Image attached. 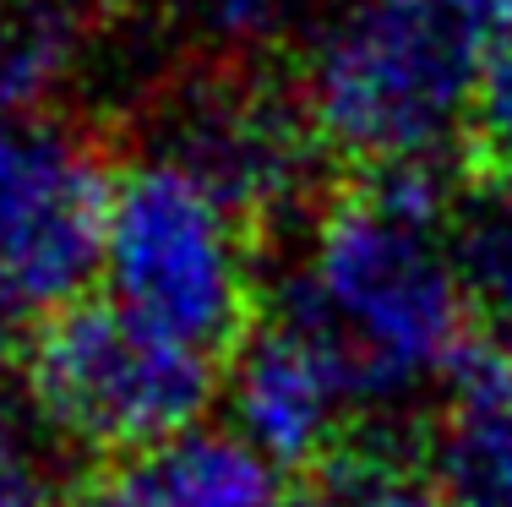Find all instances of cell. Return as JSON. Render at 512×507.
I'll return each instance as SVG.
<instances>
[{"instance_id":"obj_14","label":"cell","mask_w":512,"mask_h":507,"mask_svg":"<svg viewBox=\"0 0 512 507\" xmlns=\"http://www.w3.org/2000/svg\"><path fill=\"white\" fill-rule=\"evenodd\" d=\"M60 507H88V502H82V497H71V502H60Z\"/></svg>"},{"instance_id":"obj_15","label":"cell","mask_w":512,"mask_h":507,"mask_svg":"<svg viewBox=\"0 0 512 507\" xmlns=\"http://www.w3.org/2000/svg\"><path fill=\"white\" fill-rule=\"evenodd\" d=\"M0 420H6V393H0Z\"/></svg>"},{"instance_id":"obj_8","label":"cell","mask_w":512,"mask_h":507,"mask_svg":"<svg viewBox=\"0 0 512 507\" xmlns=\"http://www.w3.org/2000/svg\"><path fill=\"white\" fill-rule=\"evenodd\" d=\"M431 475L453 507H512V344L480 333L447 371L431 420Z\"/></svg>"},{"instance_id":"obj_5","label":"cell","mask_w":512,"mask_h":507,"mask_svg":"<svg viewBox=\"0 0 512 507\" xmlns=\"http://www.w3.org/2000/svg\"><path fill=\"white\" fill-rule=\"evenodd\" d=\"M126 142L104 120L0 104V273L39 311L88 295L104 268Z\"/></svg>"},{"instance_id":"obj_11","label":"cell","mask_w":512,"mask_h":507,"mask_svg":"<svg viewBox=\"0 0 512 507\" xmlns=\"http://www.w3.org/2000/svg\"><path fill=\"white\" fill-rule=\"evenodd\" d=\"M463 175H512V28L485 55L463 126Z\"/></svg>"},{"instance_id":"obj_2","label":"cell","mask_w":512,"mask_h":507,"mask_svg":"<svg viewBox=\"0 0 512 507\" xmlns=\"http://www.w3.org/2000/svg\"><path fill=\"white\" fill-rule=\"evenodd\" d=\"M153 164H169L229 213L262 257L284 224H311L338 164L316 131L300 66L278 50L207 44L180 55L137 115Z\"/></svg>"},{"instance_id":"obj_9","label":"cell","mask_w":512,"mask_h":507,"mask_svg":"<svg viewBox=\"0 0 512 507\" xmlns=\"http://www.w3.org/2000/svg\"><path fill=\"white\" fill-rule=\"evenodd\" d=\"M99 28H109L104 0H0V104L50 110Z\"/></svg>"},{"instance_id":"obj_6","label":"cell","mask_w":512,"mask_h":507,"mask_svg":"<svg viewBox=\"0 0 512 507\" xmlns=\"http://www.w3.org/2000/svg\"><path fill=\"white\" fill-rule=\"evenodd\" d=\"M224 377L240 437L289 480H306L355 420L349 382L322 333L273 306H262L246 344L229 355Z\"/></svg>"},{"instance_id":"obj_7","label":"cell","mask_w":512,"mask_h":507,"mask_svg":"<svg viewBox=\"0 0 512 507\" xmlns=\"http://www.w3.org/2000/svg\"><path fill=\"white\" fill-rule=\"evenodd\" d=\"M295 486L240 431L191 426L88 475V507H289Z\"/></svg>"},{"instance_id":"obj_4","label":"cell","mask_w":512,"mask_h":507,"mask_svg":"<svg viewBox=\"0 0 512 507\" xmlns=\"http://www.w3.org/2000/svg\"><path fill=\"white\" fill-rule=\"evenodd\" d=\"M104 279L120 306L229 366L262 317V257L218 202L169 164H120Z\"/></svg>"},{"instance_id":"obj_10","label":"cell","mask_w":512,"mask_h":507,"mask_svg":"<svg viewBox=\"0 0 512 507\" xmlns=\"http://www.w3.org/2000/svg\"><path fill=\"white\" fill-rule=\"evenodd\" d=\"M447 240L480 333L512 344V175H463Z\"/></svg>"},{"instance_id":"obj_1","label":"cell","mask_w":512,"mask_h":507,"mask_svg":"<svg viewBox=\"0 0 512 507\" xmlns=\"http://www.w3.org/2000/svg\"><path fill=\"white\" fill-rule=\"evenodd\" d=\"M512 28V0H349L300 66L338 169L463 159L485 55Z\"/></svg>"},{"instance_id":"obj_12","label":"cell","mask_w":512,"mask_h":507,"mask_svg":"<svg viewBox=\"0 0 512 507\" xmlns=\"http://www.w3.org/2000/svg\"><path fill=\"white\" fill-rule=\"evenodd\" d=\"M88 486H66L44 448H33L17 426L0 420V507H60Z\"/></svg>"},{"instance_id":"obj_13","label":"cell","mask_w":512,"mask_h":507,"mask_svg":"<svg viewBox=\"0 0 512 507\" xmlns=\"http://www.w3.org/2000/svg\"><path fill=\"white\" fill-rule=\"evenodd\" d=\"M33 311L22 306V295L11 289V279L0 273V360H11V355H22V338H28L33 328Z\"/></svg>"},{"instance_id":"obj_3","label":"cell","mask_w":512,"mask_h":507,"mask_svg":"<svg viewBox=\"0 0 512 507\" xmlns=\"http://www.w3.org/2000/svg\"><path fill=\"white\" fill-rule=\"evenodd\" d=\"M17 366L55 448L93 475L191 431L224 388L213 355L153 328L115 295L39 311Z\"/></svg>"}]
</instances>
